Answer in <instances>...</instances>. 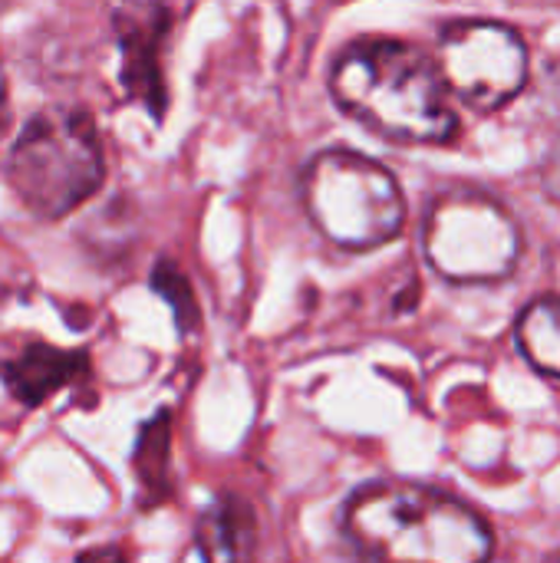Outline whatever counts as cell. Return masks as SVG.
I'll return each instance as SVG.
<instances>
[{
    "label": "cell",
    "instance_id": "obj_1",
    "mask_svg": "<svg viewBox=\"0 0 560 563\" xmlns=\"http://www.w3.org/2000/svg\"><path fill=\"white\" fill-rule=\"evenodd\" d=\"M330 92L347 115L393 142L439 145L459 129L436 63L396 40L350 46L333 63Z\"/></svg>",
    "mask_w": 560,
    "mask_h": 563
},
{
    "label": "cell",
    "instance_id": "obj_2",
    "mask_svg": "<svg viewBox=\"0 0 560 563\" xmlns=\"http://www.w3.org/2000/svg\"><path fill=\"white\" fill-rule=\"evenodd\" d=\"M350 544L373 561L475 563L495 548L488 525L446 492L422 485H370L343 511Z\"/></svg>",
    "mask_w": 560,
    "mask_h": 563
},
{
    "label": "cell",
    "instance_id": "obj_3",
    "mask_svg": "<svg viewBox=\"0 0 560 563\" xmlns=\"http://www.w3.org/2000/svg\"><path fill=\"white\" fill-rule=\"evenodd\" d=\"M106 178L102 142L83 109H43L17 135L7 158V185L17 201L56 221L76 211Z\"/></svg>",
    "mask_w": 560,
    "mask_h": 563
},
{
    "label": "cell",
    "instance_id": "obj_4",
    "mask_svg": "<svg viewBox=\"0 0 560 563\" xmlns=\"http://www.w3.org/2000/svg\"><path fill=\"white\" fill-rule=\"evenodd\" d=\"M300 198L314 228L330 244L347 251L380 247L406 224L399 181L360 152H320L304 168Z\"/></svg>",
    "mask_w": 560,
    "mask_h": 563
},
{
    "label": "cell",
    "instance_id": "obj_5",
    "mask_svg": "<svg viewBox=\"0 0 560 563\" xmlns=\"http://www.w3.org/2000/svg\"><path fill=\"white\" fill-rule=\"evenodd\" d=\"M422 247L432 271L446 280L488 284L515 271L521 257V234L498 198L459 188L429 205Z\"/></svg>",
    "mask_w": 560,
    "mask_h": 563
},
{
    "label": "cell",
    "instance_id": "obj_6",
    "mask_svg": "<svg viewBox=\"0 0 560 563\" xmlns=\"http://www.w3.org/2000/svg\"><path fill=\"white\" fill-rule=\"evenodd\" d=\"M436 69L465 106L502 109L528 82V46L518 30L495 20H462L442 30Z\"/></svg>",
    "mask_w": 560,
    "mask_h": 563
},
{
    "label": "cell",
    "instance_id": "obj_7",
    "mask_svg": "<svg viewBox=\"0 0 560 563\" xmlns=\"http://www.w3.org/2000/svg\"><path fill=\"white\" fill-rule=\"evenodd\" d=\"M168 7L135 3L116 13V36L122 53V82L155 119L165 115V76L162 46L168 36Z\"/></svg>",
    "mask_w": 560,
    "mask_h": 563
},
{
    "label": "cell",
    "instance_id": "obj_8",
    "mask_svg": "<svg viewBox=\"0 0 560 563\" xmlns=\"http://www.w3.org/2000/svg\"><path fill=\"white\" fill-rule=\"evenodd\" d=\"M86 369V356L73 350H53V346H30L17 360L3 363V383L23 406L46 402L56 389H63L69 379H76Z\"/></svg>",
    "mask_w": 560,
    "mask_h": 563
},
{
    "label": "cell",
    "instance_id": "obj_9",
    "mask_svg": "<svg viewBox=\"0 0 560 563\" xmlns=\"http://www.w3.org/2000/svg\"><path fill=\"white\" fill-rule=\"evenodd\" d=\"M257 548V518L234 495L215 498L198 521V551L208 561H248Z\"/></svg>",
    "mask_w": 560,
    "mask_h": 563
},
{
    "label": "cell",
    "instance_id": "obj_10",
    "mask_svg": "<svg viewBox=\"0 0 560 563\" xmlns=\"http://www.w3.org/2000/svg\"><path fill=\"white\" fill-rule=\"evenodd\" d=\"M515 340L538 373L560 379V297L531 300L518 317Z\"/></svg>",
    "mask_w": 560,
    "mask_h": 563
},
{
    "label": "cell",
    "instance_id": "obj_11",
    "mask_svg": "<svg viewBox=\"0 0 560 563\" xmlns=\"http://www.w3.org/2000/svg\"><path fill=\"white\" fill-rule=\"evenodd\" d=\"M155 287L162 290V297L172 300L178 320L188 323V310H195V300H191V287H188V280L182 277V271L172 267L168 261L155 264Z\"/></svg>",
    "mask_w": 560,
    "mask_h": 563
},
{
    "label": "cell",
    "instance_id": "obj_12",
    "mask_svg": "<svg viewBox=\"0 0 560 563\" xmlns=\"http://www.w3.org/2000/svg\"><path fill=\"white\" fill-rule=\"evenodd\" d=\"M3 106H7V79H3V69H0V122H3Z\"/></svg>",
    "mask_w": 560,
    "mask_h": 563
},
{
    "label": "cell",
    "instance_id": "obj_13",
    "mask_svg": "<svg viewBox=\"0 0 560 563\" xmlns=\"http://www.w3.org/2000/svg\"><path fill=\"white\" fill-rule=\"evenodd\" d=\"M10 3H13V0H0V10H3V7H10Z\"/></svg>",
    "mask_w": 560,
    "mask_h": 563
}]
</instances>
